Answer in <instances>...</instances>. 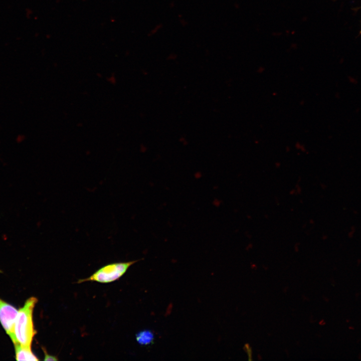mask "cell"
I'll use <instances>...</instances> for the list:
<instances>
[{
  "instance_id": "6da1fadb",
  "label": "cell",
  "mask_w": 361,
  "mask_h": 361,
  "mask_svg": "<svg viewBox=\"0 0 361 361\" xmlns=\"http://www.w3.org/2000/svg\"><path fill=\"white\" fill-rule=\"evenodd\" d=\"M38 301L37 298L31 297L18 310L16 318L14 333L15 343L31 347L33 338L37 334L33 322V311Z\"/></svg>"
},
{
  "instance_id": "7a4b0ae2",
  "label": "cell",
  "mask_w": 361,
  "mask_h": 361,
  "mask_svg": "<svg viewBox=\"0 0 361 361\" xmlns=\"http://www.w3.org/2000/svg\"><path fill=\"white\" fill-rule=\"evenodd\" d=\"M140 260L131 261L126 262L115 263L106 265L89 277L79 280L77 283L93 281L100 283H109L118 279L133 264Z\"/></svg>"
},
{
  "instance_id": "3957f363",
  "label": "cell",
  "mask_w": 361,
  "mask_h": 361,
  "mask_svg": "<svg viewBox=\"0 0 361 361\" xmlns=\"http://www.w3.org/2000/svg\"><path fill=\"white\" fill-rule=\"evenodd\" d=\"M18 312L16 308L0 298V322L14 344L15 323Z\"/></svg>"
},
{
  "instance_id": "277c9868",
  "label": "cell",
  "mask_w": 361,
  "mask_h": 361,
  "mask_svg": "<svg viewBox=\"0 0 361 361\" xmlns=\"http://www.w3.org/2000/svg\"><path fill=\"white\" fill-rule=\"evenodd\" d=\"M15 358L17 360H39L33 353L31 347L22 345L19 343L14 344Z\"/></svg>"
},
{
  "instance_id": "5b68a950",
  "label": "cell",
  "mask_w": 361,
  "mask_h": 361,
  "mask_svg": "<svg viewBox=\"0 0 361 361\" xmlns=\"http://www.w3.org/2000/svg\"><path fill=\"white\" fill-rule=\"evenodd\" d=\"M136 339L140 344L148 345L152 342L154 335L151 331L146 330L137 333L136 335Z\"/></svg>"
},
{
  "instance_id": "8992f818",
  "label": "cell",
  "mask_w": 361,
  "mask_h": 361,
  "mask_svg": "<svg viewBox=\"0 0 361 361\" xmlns=\"http://www.w3.org/2000/svg\"><path fill=\"white\" fill-rule=\"evenodd\" d=\"M42 349L44 351V353L45 354L44 360H58V358L56 356L50 355L48 353H47V352L45 348H42Z\"/></svg>"
},
{
  "instance_id": "52a82bcc",
  "label": "cell",
  "mask_w": 361,
  "mask_h": 361,
  "mask_svg": "<svg viewBox=\"0 0 361 361\" xmlns=\"http://www.w3.org/2000/svg\"><path fill=\"white\" fill-rule=\"evenodd\" d=\"M2 272V271H1V270H0V272Z\"/></svg>"
}]
</instances>
